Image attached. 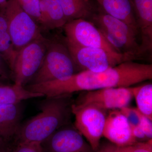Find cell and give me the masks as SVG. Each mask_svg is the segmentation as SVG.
<instances>
[{
	"label": "cell",
	"mask_w": 152,
	"mask_h": 152,
	"mask_svg": "<svg viewBox=\"0 0 152 152\" xmlns=\"http://www.w3.org/2000/svg\"><path fill=\"white\" fill-rule=\"evenodd\" d=\"M152 79L151 64L128 61L102 72L82 71L65 78L28 85L27 89L53 97L79 91L132 87Z\"/></svg>",
	"instance_id": "obj_1"
},
{
	"label": "cell",
	"mask_w": 152,
	"mask_h": 152,
	"mask_svg": "<svg viewBox=\"0 0 152 152\" xmlns=\"http://www.w3.org/2000/svg\"><path fill=\"white\" fill-rule=\"evenodd\" d=\"M71 95L46 97L39 104L40 112L21 125L19 142L42 143L60 128L69 124L72 112Z\"/></svg>",
	"instance_id": "obj_2"
},
{
	"label": "cell",
	"mask_w": 152,
	"mask_h": 152,
	"mask_svg": "<svg viewBox=\"0 0 152 152\" xmlns=\"http://www.w3.org/2000/svg\"><path fill=\"white\" fill-rule=\"evenodd\" d=\"M89 20L120 53L134 60L145 55L137 40L138 33L124 22L106 14L101 9L95 12Z\"/></svg>",
	"instance_id": "obj_3"
},
{
	"label": "cell",
	"mask_w": 152,
	"mask_h": 152,
	"mask_svg": "<svg viewBox=\"0 0 152 152\" xmlns=\"http://www.w3.org/2000/svg\"><path fill=\"white\" fill-rule=\"evenodd\" d=\"M78 72L64 39H48L42 64L26 86L65 78Z\"/></svg>",
	"instance_id": "obj_4"
},
{
	"label": "cell",
	"mask_w": 152,
	"mask_h": 152,
	"mask_svg": "<svg viewBox=\"0 0 152 152\" xmlns=\"http://www.w3.org/2000/svg\"><path fill=\"white\" fill-rule=\"evenodd\" d=\"M2 12L7 20L12 44L17 52L42 36L38 24L23 10L16 0H8Z\"/></svg>",
	"instance_id": "obj_5"
},
{
	"label": "cell",
	"mask_w": 152,
	"mask_h": 152,
	"mask_svg": "<svg viewBox=\"0 0 152 152\" xmlns=\"http://www.w3.org/2000/svg\"><path fill=\"white\" fill-rule=\"evenodd\" d=\"M64 39L79 72H102L124 62L134 61L127 55L115 54L102 49L81 46L65 38Z\"/></svg>",
	"instance_id": "obj_6"
},
{
	"label": "cell",
	"mask_w": 152,
	"mask_h": 152,
	"mask_svg": "<svg viewBox=\"0 0 152 152\" xmlns=\"http://www.w3.org/2000/svg\"><path fill=\"white\" fill-rule=\"evenodd\" d=\"M48 41L42 36L18 52L12 71L15 84L24 87L39 70L45 59Z\"/></svg>",
	"instance_id": "obj_7"
},
{
	"label": "cell",
	"mask_w": 152,
	"mask_h": 152,
	"mask_svg": "<svg viewBox=\"0 0 152 152\" xmlns=\"http://www.w3.org/2000/svg\"><path fill=\"white\" fill-rule=\"evenodd\" d=\"M72 112L75 117V127L96 151L103 137L107 111L93 105L77 106L72 103Z\"/></svg>",
	"instance_id": "obj_8"
},
{
	"label": "cell",
	"mask_w": 152,
	"mask_h": 152,
	"mask_svg": "<svg viewBox=\"0 0 152 152\" xmlns=\"http://www.w3.org/2000/svg\"><path fill=\"white\" fill-rule=\"evenodd\" d=\"M65 39L73 43L89 48H98L122 54L108 42L100 31L89 20L76 19L67 22L64 27Z\"/></svg>",
	"instance_id": "obj_9"
},
{
	"label": "cell",
	"mask_w": 152,
	"mask_h": 152,
	"mask_svg": "<svg viewBox=\"0 0 152 152\" xmlns=\"http://www.w3.org/2000/svg\"><path fill=\"white\" fill-rule=\"evenodd\" d=\"M131 87L109 88L84 92L73 104L93 105L107 111L128 107L132 99Z\"/></svg>",
	"instance_id": "obj_10"
},
{
	"label": "cell",
	"mask_w": 152,
	"mask_h": 152,
	"mask_svg": "<svg viewBox=\"0 0 152 152\" xmlns=\"http://www.w3.org/2000/svg\"><path fill=\"white\" fill-rule=\"evenodd\" d=\"M42 144L44 152H95L75 126L64 125Z\"/></svg>",
	"instance_id": "obj_11"
},
{
	"label": "cell",
	"mask_w": 152,
	"mask_h": 152,
	"mask_svg": "<svg viewBox=\"0 0 152 152\" xmlns=\"http://www.w3.org/2000/svg\"><path fill=\"white\" fill-rule=\"evenodd\" d=\"M103 137L120 148L138 142L133 135L127 118L120 110H110L107 114Z\"/></svg>",
	"instance_id": "obj_12"
},
{
	"label": "cell",
	"mask_w": 152,
	"mask_h": 152,
	"mask_svg": "<svg viewBox=\"0 0 152 152\" xmlns=\"http://www.w3.org/2000/svg\"><path fill=\"white\" fill-rule=\"evenodd\" d=\"M144 54L152 50V0H131Z\"/></svg>",
	"instance_id": "obj_13"
},
{
	"label": "cell",
	"mask_w": 152,
	"mask_h": 152,
	"mask_svg": "<svg viewBox=\"0 0 152 152\" xmlns=\"http://www.w3.org/2000/svg\"><path fill=\"white\" fill-rule=\"evenodd\" d=\"M23 110L21 102L0 106V140L6 142L17 136Z\"/></svg>",
	"instance_id": "obj_14"
},
{
	"label": "cell",
	"mask_w": 152,
	"mask_h": 152,
	"mask_svg": "<svg viewBox=\"0 0 152 152\" xmlns=\"http://www.w3.org/2000/svg\"><path fill=\"white\" fill-rule=\"evenodd\" d=\"M104 12L127 24L137 32L131 0H95Z\"/></svg>",
	"instance_id": "obj_15"
},
{
	"label": "cell",
	"mask_w": 152,
	"mask_h": 152,
	"mask_svg": "<svg viewBox=\"0 0 152 152\" xmlns=\"http://www.w3.org/2000/svg\"><path fill=\"white\" fill-rule=\"evenodd\" d=\"M41 25L49 30L63 27L66 23L59 0H39Z\"/></svg>",
	"instance_id": "obj_16"
},
{
	"label": "cell",
	"mask_w": 152,
	"mask_h": 152,
	"mask_svg": "<svg viewBox=\"0 0 152 152\" xmlns=\"http://www.w3.org/2000/svg\"><path fill=\"white\" fill-rule=\"evenodd\" d=\"M67 21L76 19L89 20L96 10L91 0H59Z\"/></svg>",
	"instance_id": "obj_17"
},
{
	"label": "cell",
	"mask_w": 152,
	"mask_h": 152,
	"mask_svg": "<svg viewBox=\"0 0 152 152\" xmlns=\"http://www.w3.org/2000/svg\"><path fill=\"white\" fill-rule=\"evenodd\" d=\"M41 93L33 92L16 84L0 86V106L22 102L33 98L43 97Z\"/></svg>",
	"instance_id": "obj_18"
},
{
	"label": "cell",
	"mask_w": 152,
	"mask_h": 152,
	"mask_svg": "<svg viewBox=\"0 0 152 152\" xmlns=\"http://www.w3.org/2000/svg\"><path fill=\"white\" fill-rule=\"evenodd\" d=\"M17 53L11 41L5 17L0 11V54L7 61L12 73Z\"/></svg>",
	"instance_id": "obj_19"
},
{
	"label": "cell",
	"mask_w": 152,
	"mask_h": 152,
	"mask_svg": "<svg viewBox=\"0 0 152 152\" xmlns=\"http://www.w3.org/2000/svg\"><path fill=\"white\" fill-rule=\"evenodd\" d=\"M133 97L135 100L137 109L152 120V84L131 87Z\"/></svg>",
	"instance_id": "obj_20"
},
{
	"label": "cell",
	"mask_w": 152,
	"mask_h": 152,
	"mask_svg": "<svg viewBox=\"0 0 152 152\" xmlns=\"http://www.w3.org/2000/svg\"><path fill=\"white\" fill-rule=\"evenodd\" d=\"M19 6L37 23L41 24L39 0H16Z\"/></svg>",
	"instance_id": "obj_21"
},
{
	"label": "cell",
	"mask_w": 152,
	"mask_h": 152,
	"mask_svg": "<svg viewBox=\"0 0 152 152\" xmlns=\"http://www.w3.org/2000/svg\"><path fill=\"white\" fill-rule=\"evenodd\" d=\"M139 126L148 140L152 139V120L145 116L135 108Z\"/></svg>",
	"instance_id": "obj_22"
},
{
	"label": "cell",
	"mask_w": 152,
	"mask_h": 152,
	"mask_svg": "<svg viewBox=\"0 0 152 152\" xmlns=\"http://www.w3.org/2000/svg\"><path fill=\"white\" fill-rule=\"evenodd\" d=\"M121 152H152V139L121 148Z\"/></svg>",
	"instance_id": "obj_23"
},
{
	"label": "cell",
	"mask_w": 152,
	"mask_h": 152,
	"mask_svg": "<svg viewBox=\"0 0 152 152\" xmlns=\"http://www.w3.org/2000/svg\"><path fill=\"white\" fill-rule=\"evenodd\" d=\"M12 78V73L8 64L0 54V86H4L5 83L9 82Z\"/></svg>",
	"instance_id": "obj_24"
},
{
	"label": "cell",
	"mask_w": 152,
	"mask_h": 152,
	"mask_svg": "<svg viewBox=\"0 0 152 152\" xmlns=\"http://www.w3.org/2000/svg\"><path fill=\"white\" fill-rule=\"evenodd\" d=\"M12 152H44L41 143L19 142Z\"/></svg>",
	"instance_id": "obj_25"
},
{
	"label": "cell",
	"mask_w": 152,
	"mask_h": 152,
	"mask_svg": "<svg viewBox=\"0 0 152 152\" xmlns=\"http://www.w3.org/2000/svg\"><path fill=\"white\" fill-rule=\"evenodd\" d=\"M95 152H121V148L117 146L110 142L107 143L100 146Z\"/></svg>",
	"instance_id": "obj_26"
},
{
	"label": "cell",
	"mask_w": 152,
	"mask_h": 152,
	"mask_svg": "<svg viewBox=\"0 0 152 152\" xmlns=\"http://www.w3.org/2000/svg\"><path fill=\"white\" fill-rule=\"evenodd\" d=\"M0 152H12L10 148L6 145L5 142L0 140Z\"/></svg>",
	"instance_id": "obj_27"
},
{
	"label": "cell",
	"mask_w": 152,
	"mask_h": 152,
	"mask_svg": "<svg viewBox=\"0 0 152 152\" xmlns=\"http://www.w3.org/2000/svg\"><path fill=\"white\" fill-rule=\"evenodd\" d=\"M8 0H0V11L3 12L5 8Z\"/></svg>",
	"instance_id": "obj_28"
}]
</instances>
